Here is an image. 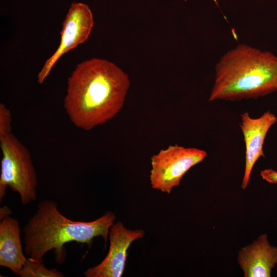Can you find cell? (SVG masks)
Listing matches in <instances>:
<instances>
[{
    "label": "cell",
    "mask_w": 277,
    "mask_h": 277,
    "mask_svg": "<svg viewBox=\"0 0 277 277\" xmlns=\"http://www.w3.org/2000/svg\"><path fill=\"white\" fill-rule=\"evenodd\" d=\"M129 85L128 75L114 63L87 60L77 64L68 78L64 109L75 126L90 130L120 112Z\"/></svg>",
    "instance_id": "6da1fadb"
},
{
    "label": "cell",
    "mask_w": 277,
    "mask_h": 277,
    "mask_svg": "<svg viewBox=\"0 0 277 277\" xmlns=\"http://www.w3.org/2000/svg\"><path fill=\"white\" fill-rule=\"evenodd\" d=\"M115 219L113 212L107 211L91 222L74 221L58 211L55 202L42 200L23 229L25 253L34 260L43 261L45 254L53 250L55 262L62 264L67 255L65 244L75 242L90 247L93 240L101 236L106 244Z\"/></svg>",
    "instance_id": "7a4b0ae2"
},
{
    "label": "cell",
    "mask_w": 277,
    "mask_h": 277,
    "mask_svg": "<svg viewBox=\"0 0 277 277\" xmlns=\"http://www.w3.org/2000/svg\"><path fill=\"white\" fill-rule=\"evenodd\" d=\"M277 90V57L245 44L224 54L215 67L209 101L257 98Z\"/></svg>",
    "instance_id": "3957f363"
},
{
    "label": "cell",
    "mask_w": 277,
    "mask_h": 277,
    "mask_svg": "<svg viewBox=\"0 0 277 277\" xmlns=\"http://www.w3.org/2000/svg\"><path fill=\"white\" fill-rule=\"evenodd\" d=\"M0 202L8 187L19 194L23 205L35 201L37 179L29 150L12 132L0 136Z\"/></svg>",
    "instance_id": "277c9868"
},
{
    "label": "cell",
    "mask_w": 277,
    "mask_h": 277,
    "mask_svg": "<svg viewBox=\"0 0 277 277\" xmlns=\"http://www.w3.org/2000/svg\"><path fill=\"white\" fill-rule=\"evenodd\" d=\"M204 150L175 144L151 157L150 182L152 188L169 194L180 184L185 174L207 156Z\"/></svg>",
    "instance_id": "5b68a950"
},
{
    "label": "cell",
    "mask_w": 277,
    "mask_h": 277,
    "mask_svg": "<svg viewBox=\"0 0 277 277\" xmlns=\"http://www.w3.org/2000/svg\"><path fill=\"white\" fill-rule=\"evenodd\" d=\"M93 25V14L89 7L82 3H72L63 23L60 45L37 75L39 84L44 82L63 55L88 39Z\"/></svg>",
    "instance_id": "8992f818"
},
{
    "label": "cell",
    "mask_w": 277,
    "mask_h": 277,
    "mask_svg": "<svg viewBox=\"0 0 277 277\" xmlns=\"http://www.w3.org/2000/svg\"><path fill=\"white\" fill-rule=\"evenodd\" d=\"M143 229L131 230L123 223H113L109 232V249L105 259L98 265L88 268L84 272L86 277L122 276L127 256V251L131 243L145 236Z\"/></svg>",
    "instance_id": "52a82bcc"
},
{
    "label": "cell",
    "mask_w": 277,
    "mask_h": 277,
    "mask_svg": "<svg viewBox=\"0 0 277 277\" xmlns=\"http://www.w3.org/2000/svg\"><path fill=\"white\" fill-rule=\"evenodd\" d=\"M241 120L240 127L245 145V169L241 188L245 189L255 163L260 157H265L264 141L269 129L277 122V117L268 111L261 116L253 118L246 111L241 114Z\"/></svg>",
    "instance_id": "ba28073f"
},
{
    "label": "cell",
    "mask_w": 277,
    "mask_h": 277,
    "mask_svg": "<svg viewBox=\"0 0 277 277\" xmlns=\"http://www.w3.org/2000/svg\"><path fill=\"white\" fill-rule=\"evenodd\" d=\"M238 262L245 277H270L277 265V246L270 244L266 233L238 252Z\"/></svg>",
    "instance_id": "9c48e42d"
},
{
    "label": "cell",
    "mask_w": 277,
    "mask_h": 277,
    "mask_svg": "<svg viewBox=\"0 0 277 277\" xmlns=\"http://www.w3.org/2000/svg\"><path fill=\"white\" fill-rule=\"evenodd\" d=\"M18 221L10 216L0 222V265L18 275L27 261L23 253Z\"/></svg>",
    "instance_id": "30bf717a"
},
{
    "label": "cell",
    "mask_w": 277,
    "mask_h": 277,
    "mask_svg": "<svg viewBox=\"0 0 277 277\" xmlns=\"http://www.w3.org/2000/svg\"><path fill=\"white\" fill-rule=\"evenodd\" d=\"M21 277H63L62 273L55 268L48 269L43 261L28 258L18 274Z\"/></svg>",
    "instance_id": "8fae6325"
},
{
    "label": "cell",
    "mask_w": 277,
    "mask_h": 277,
    "mask_svg": "<svg viewBox=\"0 0 277 277\" xmlns=\"http://www.w3.org/2000/svg\"><path fill=\"white\" fill-rule=\"evenodd\" d=\"M12 116L5 105L0 103V136L12 132Z\"/></svg>",
    "instance_id": "7c38bea8"
},
{
    "label": "cell",
    "mask_w": 277,
    "mask_h": 277,
    "mask_svg": "<svg viewBox=\"0 0 277 277\" xmlns=\"http://www.w3.org/2000/svg\"><path fill=\"white\" fill-rule=\"evenodd\" d=\"M260 175L267 182L271 184H277V171L272 169H266L261 171Z\"/></svg>",
    "instance_id": "4fadbf2b"
},
{
    "label": "cell",
    "mask_w": 277,
    "mask_h": 277,
    "mask_svg": "<svg viewBox=\"0 0 277 277\" xmlns=\"http://www.w3.org/2000/svg\"><path fill=\"white\" fill-rule=\"evenodd\" d=\"M12 212L11 209L7 206H4L0 208V220L1 221L5 217L9 216Z\"/></svg>",
    "instance_id": "5bb4252c"
}]
</instances>
